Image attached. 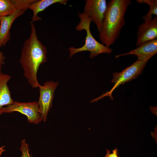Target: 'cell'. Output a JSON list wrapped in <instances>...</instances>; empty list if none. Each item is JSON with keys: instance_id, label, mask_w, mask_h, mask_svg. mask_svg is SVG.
I'll return each instance as SVG.
<instances>
[{"instance_id": "6da1fadb", "label": "cell", "mask_w": 157, "mask_h": 157, "mask_svg": "<svg viewBox=\"0 0 157 157\" xmlns=\"http://www.w3.org/2000/svg\"><path fill=\"white\" fill-rule=\"evenodd\" d=\"M31 25V34L24 43L19 62L28 83L32 88H37L40 85L37 72L40 65L47 60V51L38 38L35 25L33 23Z\"/></svg>"}, {"instance_id": "7a4b0ae2", "label": "cell", "mask_w": 157, "mask_h": 157, "mask_svg": "<svg viewBox=\"0 0 157 157\" xmlns=\"http://www.w3.org/2000/svg\"><path fill=\"white\" fill-rule=\"evenodd\" d=\"M130 0H111L107 4L99 39L102 44L109 47L119 36L125 23L124 16Z\"/></svg>"}, {"instance_id": "3957f363", "label": "cell", "mask_w": 157, "mask_h": 157, "mask_svg": "<svg viewBox=\"0 0 157 157\" xmlns=\"http://www.w3.org/2000/svg\"><path fill=\"white\" fill-rule=\"evenodd\" d=\"M78 15L80 19V22L78 25L76 26V29L79 31L83 30L86 31V36L85 38V42L84 45L80 48L70 47L69 49L70 53L69 57L71 58L77 53L85 51H88L90 52L89 55L90 58H93L101 53L108 54L111 53L113 51L111 48L107 47L98 42L92 35L90 30L91 19L83 13H79Z\"/></svg>"}, {"instance_id": "277c9868", "label": "cell", "mask_w": 157, "mask_h": 157, "mask_svg": "<svg viewBox=\"0 0 157 157\" xmlns=\"http://www.w3.org/2000/svg\"><path fill=\"white\" fill-rule=\"evenodd\" d=\"M148 61L137 60L122 71L113 73V78L111 80V82L114 84L113 87L110 90L104 93L98 98L92 100L91 102L97 101L107 96H109L110 99L113 100V98L112 94L114 90L120 85L123 84L138 77L142 72Z\"/></svg>"}, {"instance_id": "5b68a950", "label": "cell", "mask_w": 157, "mask_h": 157, "mask_svg": "<svg viewBox=\"0 0 157 157\" xmlns=\"http://www.w3.org/2000/svg\"><path fill=\"white\" fill-rule=\"evenodd\" d=\"M3 113L18 112L26 115L30 123L38 124L42 121L37 101L21 102L14 101L12 104L2 108Z\"/></svg>"}, {"instance_id": "8992f818", "label": "cell", "mask_w": 157, "mask_h": 157, "mask_svg": "<svg viewBox=\"0 0 157 157\" xmlns=\"http://www.w3.org/2000/svg\"><path fill=\"white\" fill-rule=\"evenodd\" d=\"M58 85V82L48 81L38 87L40 96L38 102L40 113L44 122L46 121L48 113L52 107L54 93Z\"/></svg>"}, {"instance_id": "52a82bcc", "label": "cell", "mask_w": 157, "mask_h": 157, "mask_svg": "<svg viewBox=\"0 0 157 157\" xmlns=\"http://www.w3.org/2000/svg\"><path fill=\"white\" fill-rule=\"evenodd\" d=\"M83 13L90 18L97 26L98 31H101L102 22L106 9V0H86Z\"/></svg>"}, {"instance_id": "ba28073f", "label": "cell", "mask_w": 157, "mask_h": 157, "mask_svg": "<svg viewBox=\"0 0 157 157\" xmlns=\"http://www.w3.org/2000/svg\"><path fill=\"white\" fill-rule=\"evenodd\" d=\"M135 46L157 38V15L151 20L140 25L137 31Z\"/></svg>"}, {"instance_id": "9c48e42d", "label": "cell", "mask_w": 157, "mask_h": 157, "mask_svg": "<svg viewBox=\"0 0 157 157\" xmlns=\"http://www.w3.org/2000/svg\"><path fill=\"white\" fill-rule=\"evenodd\" d=\"M157 53V38L144 42L136 48L129 52L115 56V58L129 55H134L138 57L137 60L148 61Z\"/></svg>"}, {"instance_id": "30bf717a", "label": "cell", "mask_w": 157, "mask_h": 157, "mask_svg": "<svg viewBox=\"0 0 157 157\" xmlns=\"http://www.w3.org/2000/svg\"><path fill=\"white\" fill-rule=\"evenodd\" d=\"M24 12L17 9L10 15L0 17V45L1 47L5 46L10 39V29L13 22L17 18L22 15Z\"/></svg>"}, {"instance_id": "8fae6325", "label": "cell", "mask_w": 157, "mask_h": 157, "mask_svg": "<svg viewBox=\"0 0 157 157\" xmlns=\"http://www.w3.org/2000/svg\"><path fill=\"white\" fill-rule=\"evenodd\" d=\"M11 78L10 75L2 72L0 74V116L3 113V106L10 105L14 102L7 84Z\"/></svg>"}, {"instance_id": "7c38bea8", "label": "cell", "mask_w": 157, "mask_h": 157, "mask_svg": "<svg viewBox=\"0 0 157 157\" xmlns=\"http://www.w3.org/2000/svg\"><path fill=\"white\" fill-rule=\"evenodd\" d=\"M67 1L68 0H38L33 3L28 8L33 12V15L31 23H33L37 20H41V18L38 16V14L52 4L59 3L61 4L66 5Z\"/></svg>"}, {"instance_id": "4fadbf2b", "label": "cell", "mask_w": 157, "mask_h": 157, "mask_svg": "<svg viewBox=\"0 0 157 157\" xmlns=\"http://www.w3.org/2000/svg\"><path fill=\"white\" fill-rule=\"evenodd\" d=\"M136 1L140 3H146L149 6V9L148 12L142 17L144 22L152 19L153 15H157V0H137Z\"/></svg>"}, {"instance_id": "5bb4252c", "label": "cell", "mask_w": 157, "mask_h": 157, "mask_svg": "<svg viewBox=\"0 0 157 157\" xmlns=\"http://www.w3.org/2000/svg\"><path fill=\"white\" fill-rule=\"evenodd\" d=\"M16 10L12 0H0V17L10 15Z\"/></svg>"}, {"instance_id": "9a60e30c", "label": "cell", "mask_w": 157, "mask_h": 157, "mask_svg": "<svg viewBox=\"0 0 157 157\" xmlns=\"http://www.w3.org/2000/svg\"><path fill=\"white\" fill-rule=\"evenodd\" d=\"M17 9L25 11L30 6L37 0H12Z\"/></svg>"}, {"instance_id": "2e32d148", "label": "cell", "mask_w": 157, "mask_h": 157, "mask_svg": "<svg viewBox=\"0 0 157 157\" xmlns=\"http://www.w3.org/2000/svg\"><path fill=\"white\" fill-rule=\"evenodd\" d=\"M21 144L20 150L22 152L21 157H30L28 145L26 142V140H22Z\"/></svg>"}, {"instance_id": "e0dca14e", "label": "cell", "mask_w": 157, "mask_h": 157, "mask_svg": "<svg viewBox=\"0 0 157 157\" xmlns=\"http://www.w3.org/2000/svg\"><path fill=\"white\" fill-rule=\"evenodd\" d=\"M106 150L107 153L104 157H119L118 151L116 148L112 151V153L110 150Z\"/></svg>"}, {"instance_id": "ac0fdd59", "label": "cell", "mask_w": 157, "mask_h": 157, "mask_svg": "<svg viewBox=\"0 0 157 157\" xmlns=\"http://www.w3.org/2000/svg\"><path fill=\"white\" fill-rule=\"evenodd\" d=\"M1 47L0 45V47ZM6 58L5 56L3 53L0 51V65H2L5 64V60Z\"/></svg>"}, {"instance_id": "d6986e66", "label": "cell", "mask_w": 157, "mask_h": 157, "mask_svg": "<svg viewBox=\"0 0 157 157\" xmlns=\"http://www.w3.org/2000/svg\"><path fill=\"white\" fill-rule=\"evenodd\" d=\"M5 147V146H3L1 147H0V157H1L2 152L6 151V150L4 149V148Z\"/></svg>"}, {"instance_id": "ffe728a7", "label": "cell", "mask_w": 157, "mask_h": 157, "mask_svg": "<svg viewBox=\"0 0 157 157\" xmlns=\"http://www.w3.org/2000/svg\"><path fill=\"white\" fill-rule=\"evenodd\" d=\"M2 67V65H0V74L2 73L1 72Z\"/></svg>"}, {"instance_id": "44dd1931", "label": "cell", "mask_w": 157, "mask_h": 157, "mask_svg": "<svg viewBox=\"0 0 157 157\" xmlns=\"http://www.w3.org/2000/svg\"><path fill=\"white\" fill-rule=\"evenodd\" d=\"M0 24H1V21H0Z\"/></svg>"}]
</instances>
